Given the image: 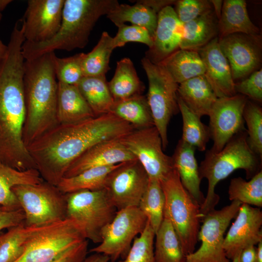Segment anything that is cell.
Instances as JSON below:
<instances>
[{
  "label": "cell",
  "mask_w": 262,
  "mask_h": 262,
  "mask_svg": "<svg viewBox=\"0 0 262 262\" xmlns=\"http://www.w3.org/2000/svg\"><path fill=\"white\" fill-rule=\"evenodd\" d=\"M175 12L183 24L192 21L213 10L208 0H179L176 3Z\"/></svg>",
  "instance_id": "obj_44"
},
{
  "label": "cell",
  "mask_w": 262,
  "mask_h": 262,
  "mask_svg": "<svg viewBox=\"0 0 262 262\" xmlns=\"http://www.w3.org/2000/svg\"><path fill=\"white\" fill-rule=\"evenodd\" d=\"M247 130V142L251 150L262 157V108L260 104L247 99L243 114Z\"/></svg>",
  "instance_id": "obj_39"
},
{
  "label": "cell",
  "mask_w": 262,
  "mask_h": 262,
  "mask_svg": "<svg viewBox=\"0 0 262 262\" xmlns=\"http://www.w3.org/2000/svg\"><path fill=\"white\" fill-rule=\"evenodd\" d=\"M106 16L117 27L129 22L132 25L144 27L153 38L158 14L146 5L138 2L132 5L119 4Z\"/></svg>",
  "instance_id": "obj_33"
},
{
  "label": "cell",
  "mask_w": 262,
  "mask_h": 262,
  "mask_svg": "<svg viewBox=\"0 0 262 262\" xmlns=\"http://www.w3.org/2000/svg\"><path fill=\"white\" fill-rule=\"evenodd\" d=\"M218 42L220 49L229 65L234 82L241 81L260 69L261 35L251 36L236 33L219 38Z\"/></svg>",
  "instance_id": "obj_16"
},
{
  "label": "cell",
  "mask_w": 262,
  "mask_h": 262,
  "mask_svg": "<svg viewBox=\"0 0 262 262\" xmlns=\"http://www.w3.org/2000/svg\"><path fill=\"white\" fill-rule=\"evenodd\" d=\"M25 215L21 208L14 209L0 205V232L4 229L24 224Z\"/></svg>",
  "instance_id": "obj_46"
},
{
  "label": "cell",
  "mask_w": 262,
  "mask_h": 262,
  "mask_svg": "<svg viewBox=\"0 0 262 262\" xmlns=\"http://www.w3.org/2000/svg\"><path fill=\"white\" fill-rule=\"evenodd\" d=\"M43 180L36 169L19 170L0 161V205L14 209L21 208L12 188L18 185L37 184Z\"/></svg>",
  "instance_id": "obj_28"
},
{
  "label": "cell",
  "mask_w": 262,
  "mask_h": 262,
  "mask_svg": "<svg viewBox=\"0 0 262 262\" xmlns=\"http://www.w3.org/2000/svg\"><path fill=\"white\" fill-rule=\"evenodd\" d=\"M262 212L258 207L242 204L224 238L227 258L232 260L242 250L262 241Z\"/></svg>",
  "instance_id": "obj_18"
},
{
  "label": "cell",
  "mask_w": 262,
  "mask_h": 262,
  "mask_svg": "<svg viewBox=\"0 0 262 262\" xmlns=\"http://www.w3.org/2000/svg\"><path fill=\"white\" fill-rule=\"evenodd\" d=\"M213 12L218 20L221 15L223 0H210Z\"/></svg>",
  "instance_id": "obj_51"
},
{
  "label": "cell",
  "mask_w": 262,
  "mask_h": 262,
  "mask_svg": "<svg viewBox=\"0 0 262 262\" xmlns=\"http://www.w3.org/2000/svg\"><path fill=\"white\" fill-rule=\"evenodd\" d=\"M164 204V195L161 182L149 178L147 187L138 207L146 216L155 233L163 220Z\"/></svg>",
  "instance_id": "obj_37"
},
{
  "label": "cell",
  "mask_w": 262,
  "mask_h": 262,
  "mask_svg": "<svg viewBox=\"0 0 262 262\" xmlns=\"http://www.w3.org/2000/svg\"><path fill=\"white\" fill-rule=\"evenodd\" d=\"M218 37L197 51L203 63L204 75L217 98L236 94L229 65L220 49Z\"/></svg>",
  "instance_id": "obj_21"
},
{
  "label": "cell",
  "mask_w": 262,
  "mask_h": 262,
  "mask_svg": "<svg viewBox=\"0 0 262 262\" xmlns=\"http://www.w3.org/2000/svg\"><path fill=\"white\" fill-rule=\"evenodd\" d=\"M84 54L79 53L65 58L55 56L54 66L58 82L77 85L84 77L82 66Z\"/></svg>",
  "instance_id": "obj_42"
},
{
  "label": "cell",
  "mask_w": 262,
  "mask_h": 262,
  "mask_svg": "<svg viewBox=\"0 0 262 262\" xmlns=\"http://www.w3.org/2000/svg\"><path fill=\"white\" fill-rule=\"evenodd\" d=\"M114 49L113 37L103 32L93 49L84 54L82 63L84 77L105 76L110 69V59Z\"/></svg>",
  "instance_id": "obj_36"
},
{
  "label": "cell",
  "mask_w": 262,
  "mask_h": 262,
  "mask_svg": "<svg viewBox=\"0 0 262 262\" xmlns=\"http://www.w3.org/2000/svg\"><path fill=\"white\" fill-rule=\"evenodd\" d=\"M183 23L178 19L172 6L163 9L158 14L157 24L153 45L146 52V57L158 64L180 49Z\"/></svg>",
  "instance_id": "obj_19"
},
{
  "label": "cell",
  "mask_w": 262,
  "mask_h": 262,
  "mask_svg": "<svg viewBox=\"0 0 262 262\" xmlns=\"http://www.w3.org/2000/svg\"><path fill=\"white\" fill-rule=\"evenodd\" d=\"M256 247L255 246H248L242 250L240 254V262H255Z\"/></svg>",
  "instance_id": "obj_49"
},
{
  "label": "cell",
  "mask_w": 262,
  "mask_h": 262,
  "mask_svg": "<svg viewBox=\"0 0 262 262\" xmlns=\"http://www.w3.org/2000/svg\"><path fill=\"white\" fill-rule=\"evenodd\" d=\"M117 0H65L57 33L45 42L24 41L22 52L25 60H32L57 50L83 49L99 18L118 4Z\"/></svg>",
  "instance_id": "obj_4"
},
{
  "label": "cell",
  "mask_w": 262,
  "mask_h": 262,
  "mask_svg": "<svg viewBox=\"0 0 262 262\" xmlns=\"http://www.w3.org/2000/svg\"><path fill=\"white\" fill-rule=\"evenodd\" d=\"M149 178L137 160L119 164L108 175L104 189L117 211L138 207Z\"/></svg>",
  "instance_id": "obj_14"
},
{
  "label": "cell",
  "mask_w": 262,
  "mask_h": 262,
  "mask_svg": "<svg viewBox=\"0 0 262 262\" xmlns=\"http://www.w3.org/2000/svg\"><path fill=\"white\" fill-rule=\"evenodd\" d=\"M117 32L113 37L114 49L121 47L128 42H138L145 44L148 48L153 45V39L149 32L144 27L125 24L119 25Z\"/></svg>",
  "instance_id": "obj_43"
},
{
  "label": "cell",
  "mask_w": 262,
  "mask_h": 262,
  "mask_svg": "<svg viewBox=\"0 0 262 262\" xmlns=\"http://www.w3.org/2000/svg\"><path fill=\"white\" fill-rule=\"evenodd\" d=\"M141 64L147 76L148 89L146 96L154 126L158 131L164 149L168 145L167 128L174 115L179 112L178 103L179 84L160 65L146 57Z\"/></svg>",
  "instance_id": "obj_10"
},
{
  "label": "cell",
  "mask_w": 262,
  "mask_h": 262,
  "mask_svg": "<svg viewBox=\"0 0 262 262\" xmlns=\"http://www.w3.org/2000/svg\"><path fill=\"white\" fill-rule=\"evenodd\" d=\"M134 128L111 113L59 124L27 148L42 179L57 186L70 164L99 143L120 139Z\"/></svg>",
  "instance_id": "obj_1"
},
{
  "label": "cell",
  "mask_w": 262,
  "mask_h": 262,
  "mask_svg": "<svg viewBox=\"0 0 262 262\" xmlns=\"http://www.w3.org/2000/svg\"><path fill=\"white\" fill-rule=\"evenodd\" d=\"M108 84L114 100L142 95L145 89L132 61L128 57L117 62L114 76Z\"/></svg>",
  "instance_id": "obj_29"
},
{
  "label": "cell",
  "mask_w": 262,
  "mask_h": 262,
  "mask_svg": "<svg viewBox=\"0 0 262 262\" xmlns=\"http://www.w3.org/2000/svg\"><path fill=\"white\" fill-rule=\"evenodd\" d=\"M176 1L174 0H141L136 1L147 6L158 14L165 7L175 4Z\"/></svg>",
  "instance_id": "obj_48"
},
{
  "label": "cell",
  "mask_w": 262,
  "mask_h": 262,
  "mask_svg": "<svg viewBox=\"0 0 262 262\" xmlns=\"http://www.w3.org/2000/svg\"><path fill=\"white\" fill-rule=\"evenodd\" d=\"M76 86L96 116L110 113L114 99L105 76H84Z\"/></svg>",
  "instance_id": "obj_31"
},
{
  "label": "cell",
  "mask_w": 262,
  "mask_h": 262,
  "mask_svg": "<svg viewBox=\"0 0 262 262\" xmlns=\"http://www.w3.org/2000/svg\"><path fill=\"white\" fill-rule=\"evenodd\" d=\"M26 227L25 250L15 262H51L87 240L78 225L68 218L42 226Z\"/></svg>",
  "instance_id": "obj_7"
},
{
  "label": "cell",
  "mask_w": 262,
  "mask_h": 262,
  "mask_svg": "<svg viewBox=\"0 0 262 262\" xmlns=\"http://www.w3.org/2000/svg\"><path fill=\"white\" fill-rule=\"evenodd\" d=\"M65 0H28L21 21L25 41L45 42L58 31Z\"/></svg>",
  "instance_id": "obj_17"
},
{
  "label": "cell",
  "mask_w": 262,
  "mask_h": 262,
  "mask_svg": "<svg viewBox=\"0 0 262 262\" xmlns=\"http://www.w3.org/2000/svg\"><path fill=\"white\" fill-rule=\"evenodd\" d=\"M12 1L11 0H0V10L2 12Z\"/></svg>",
  "instance_id": "obj_54"
},
{
  "label": "cell",
  "mask_w": 262,
  "mask_h": 262,
  "mask_svg": "<svg viewBox=\"0 0 262 262\" xmlns=\"http://www.w3.org/2000/svg\"><path fill=\"white\" fill-rule=\"evenodd\" d=\"M242 204L233 201L220 210H213L202 218L197 239L199 248L186 256L185 262H231L225 254L223 244L225 232Z\"/></svg>",
  "instance_id": "obj_12"
},
{
  "label": "cell",
  "mask_w": 262,
  "mask_h": 262,
  "mask_svg": "<svg viewBox=\"0 0 262 262\" xmlns=\"http://www.w3.org/2000/svg\"><path fill=\"white\" fill-rule=\"evenodd\" d=\"M257 245L255 262H262V241L260 242Z\"/></svg>",
  "instance_id": "obj_53"
},
{
  "label": "cell",
  "mask_w": 262,
  "mask_h": 262,
  "mask_svg": "<svg viewBox=\"0 0 262 262\" xmlns=\"http://www.w3.org/2000/svg\"><path fill=\"white\" fill-rule=\"evenodd\" d=\"M154 240L155 262H185L186 255L180 239L165 216L155 233Z\"/></svg>",
  "instance_id": "obj_32"
},
{
  "label": "cell",
  "mask_w": 262,
  "mask_h": 262,
  "mask_svg": "<svg viewBox=\"0 0 262 262\" xmlns=\"http://www.w3.org/2000/svg\"><path fill=\"white\" fill-rule=\"evenodd\" d=\"M24 41L21 28L15 25L6 53L0 61V161L19 170L36 169L23 140Z\"/></svg>",
  "instance_id": "obj_2"
},
{
  "label": "cell",
  "mask_w": 262,
  "mask_h": 262,
  "mask_svg": "<svg viewBox=\"0 0 262 262\" xmlns=\"http://www.w3.org/2000/svg\"><path fill=\"white\" fill-rule=\"evenodd\" d=\"M246 129L235 134L219 151H206L199 166L201 179L208 180L207 193L200 207L202 218L214 209L219 196L215 192L217 184L237 169L245 171L247 179L262 170V159L250 148Z\"/></svg>",
  "instance_id": "obj_5"
},
{
  "label": "cell",
  "mask_w": 262,
  "mask_h": 262,
  "mask_svg": "<svg viewBox=\"0 0 262 262\" xmlns=\"http://www.w3.org/2000/svg\"><path fill=\"white\" fill-rule=\"evenodd\" d=\"M57 107L59 124L75 123L96 116L76 85L58 82Z\"/></svg>",
  "instance_id": "obj_23"
},
{
  "label": "cell",
  "mask_w": 262,
  "mask_h": 262,
  "mask_svg": "<svg viewBox=\"0 0 262 262\" xmlns=\"http://www.w3.org/2000/svg\"><path fill=\"white\" fill-rule=\"evenodd\" d=\"M178 84L203 75L205 68L197 51L178 49L158 64Z\"/></svg>",
  "instance_id": "obj_27"
},
{
  "label": "cell",
  "mask_w": 262,
  "mask_h": 262,
  "mask_svg": "<svg viewBox=\"0 0 262 262\" xmlns=\"http://www.w3.org/2000/svg\"><path fill=\"white\" fill-rule=\"evenodd\" d=\"M27 236L24 224L8 229L0 244V262H15L23 254Z\"/></svg>",
  "instance_id": "obj_41"
},
{
  "label": "cell",
  "mask_w": 262,
  "mask_h": 262,
  "mask_svg": "<svg viewBox=\"0 0 262 262\" xmlns=\"http://www.w3.org/2000/svg\"><path fill=\"white\" fill-rule=\"evenodd\" d=\"M110 258L104 254L94 253L86 257L82 262H110Z\"/></svg>",
  "instance_id": "obj_50"
},
{
  "label": "cell",
  "mask_w": 262,
  "mask_h": 262,
  "mask_svg": "<svg viewBox=\"0 0 262 262\" xmlns=\"http://www.w3.org/2000/svg\"><path fill=\"white\" fill-rule=\"evenodd\" d=\"M2 18L1 11L0 10V23ZM7 49V45H5L0 38V61L5 55Z\"/></svg>",
  "instance_id": "obj_52"
},
{
  "label": "cell",
  "mask_w": 262,
  "mask_h": 262,
  "mask_svg": "<svg viewBox=\"0 0 262 262\" xmlns=\"http://www.w3.org/2000/svg\"><path fill=\"white\" fill-rule=\"evenodd\" d=\"M88 241L85 240L66 251L51 262H82L86 257Z\"/></svg>",
  "instance_id": "obj_47"
},
{
  "label": "cell",
  "mask_w": 262,
  "mask_h": 262,
  "mask_svg": "<svg viewBox=\"0 0 262 262\" xmlns=\"http://www.w3.org/2000/svg\"><path fill=\"white\" fill-rule=\"evenodd\" d=\"M178 95L188 108L200 117L208 115L218 98L204 75L179 84Z\"/></svg>",
  "instance_id": "obj_25"
},
{
  "label": "cell",
  "mask_w": 262,
  "mask_h": 262,
  "mask_svg": "<svg viewBox=\"0 0 262 262\" xmlns=\"http://www.w3.org/2000/svg\"><path fill=\"white\" fill-rule=\"evenodd\" d=\"M155 233L148 222L143 231L134 239L125 258L110 262H155Z\"/></svg>",
  "instance_id": "obj_40"
},
{
  "label": "cell",
  "mask_w": 262,
  "mask_h": 262,
  "mask_svg": "<svg viewBox=\"0 0 262 262\" xmlns=\"http://www.w3.org/2000/svg\"><path fill=\"white\" fill-rule=\"evenodd\" d=\"M196 149L180 139L171 157L180 182L191 197L200 206L205 197L200 191L201 178L195 157Z\"/></svg>",
  "instance_id": "obj_22"
},
{
  "label": "cell",
  "mask_w": 262,
  "mask_h": 262,
  "mask_svg": "<svg viewBox=\"0 0 262 262\" xmlns=\"http://www.w3.org/2000/svg\"><path fill=\"white\" fill-rule=\"evenodd\" d=\"M147 221L138 207L117 211L112 220L103 229L101 242L89 251L106 255L111 262L124 259L135 238L144 230Z\"/></svg>",
  "instance_id": "obj_11"
},
{
  "label": "cell",
  "mask_w": 262,
  "mask_h": 262,
  "mask_svg": "<svg viewBox=\"0 0 262 262\" xmlns=\"http://www.w3.org/2000/svg\"><path fill=\"white\" fill-rule=\"evenodd\" d=\"M110 113L130 124L134 129L154 126L146 96L142 95L114 100Z\"/></svg>",
  "instance_id": "obj_30"
},
{
  "label": "cell",
  "mask_w": 262,
  "mask_h": 262,
  "mask_svg": "<svg viewBox=\"0 0 262 262\" xmlns=\"http://www.w3.org/2000/svg\"><path fill=\"white\" fill-rule=\"evenodd\" d=\"M12 190L25 215L26 226H39L66 218V195L45 180L35 184L18 185Z\"/></svg>",
  "instance_id": "obj_9"
},
{
  "label": "cell",
  "mask_w": 262,
  "mask_h": 262,
  "mask_svg": "<svg viewBox=\"0 0 262 262\" xmlns=\"http://www.w3.org/2000/svg\"><path fill=\"white\" fill-rule=\"evenodd\" d=\"M240 254H237L231 261V262H240Z\"/></svg>",
  "instance_id": "obj_55"
},
{
  "label": "cell",
  "mask_w": 262,
  "mask_h": 262,
  "mask_svg": "<svg viewBox=\"0 0 262 262\" xmlns=\"http://www.w3.org/2000/svg\"><path fill=\"white\" fill-rule=\"evenodd\" d=\"M119 164L94 167L72 177L63 178L57 186L65 194L82 190L97 191L104 189L108 175Z\"/></svg>",
  "instance_id": "obj_34"
},
{
  "label": "cell",
  "mask_w": 262,
  "mask_h": 262,
  "mask_svg": "<svg viewBox=\"0 0 262 262\" xmlns=\"http://www.w3.org/2000/svg\"><path fill=\"white\" fill-rule=\"evenodd\" d=\"M136 159L120 141L113 139L89 148L69 166L63 178L76 176L90 168L114 165Z\"/></svg>",
  "instance_id": "obj_20"
},
{
  "label": "cell",
  "mask_w": 262,
  "mask_h": 262,
  "mask_svg": "<svg viewBox=\"0 0 262 262\" xmlns=\"http://www.w3.org/2000/svg\"><path fill=\"white\" fill-rule=\"evenodd\" d=\"M218 26L219 38L236 33L251 36L261 35L260 29L249 18L244 0H223Z\"/></svg>",
  "instance_id": "obj_24"
},
{
  "label": "cell",
  "mask_w": 262,
  "mask_h": 262,
  "mask_svg": "<svg viewBox=\"0 0 262 262\" xmlns=\"http://www.w3.org/2000/svg\"><path fill=\"white\" fill-rule=\"evenodd\" d=\"M247 99L239 94L217 98L208 115L213 141L211 150L219 151L235 134L246 130L243 114Z\"/></svg>",
  "instance_id": "obj_15"
},
{
  "label": "cell",
  "mask_w": 262,
  "mask_h": 262,
  "mask_svg": "<svg viewBox=\"0 0 262 262\" xmlns=\"http://www.w3.org/2000/svg\"><path fill=\"white\" fill-rule=\"evenodd\" d=\"M65 195L66 217L78 225L87 240L99 244L103 229L117 211L105 189L82 190Z\"/></svg>",
  "instance_id": "obj_8"
},
{
  "label": "cell",
  "mask_w": 262,
  "mask_h": 262,
  "mask_svg": "<svg viewBox=\"0 0 262 262\" xmlns=\"http://www.w3.org/2000/svg\"><path fill=\"white\" fill-rule=\"evenodd\" d=\"M164 193V216L167 217L178 236L186 256L195 251L202 216L200 205L182 185L173 168L161 181Z\"/></svg>",
  "instance_id": "obj_6"
},
{
  "label": "cell",
  "mask_w": 262,
  "mask_h": 262,
  "mask_svg": "<svg viewBox=\"0 0 262 262\" xmlns=\"http://www.w3.org/2000/svg\"><path fill=\"white\" fill-rule=\"evenodd\" d=\"M230 200L242 204L262 206V171L253 176L249 181L241 177L232 179L228 189Z\"/></svg>",
  "instance_id": "obj_38"
},
{
  "label": "cell",
  "mask_w": 262,
  "mask_h": 262,
  "mask_svg": "<svg viewBox=\"0 0 262 262\" xmlns=\"http://www.w3.org/2000/svg\"><path fill=\"white\" fill-rule=\"evenodd\" d=\"M218 19L213 10L183 24L180 49L197 51L218 37Z\"/></svg>",
  "instance_id": "obj_26"
},
{
  "label": "cell",
  "mask_w": 262,
  "mask_h": 262,
  "mask_svg": "<svg viewBox=\"0 0 262 262\" xmlns=\"http://www.w3.org/2000/svg\"><path fill=\"white\" fill-rule=\"evenodd\" d=\"M178 103L182 120L180 139L199 151H205L210 139L208 126L203 123L201 117L188 108L179 97Z\"/></svg>",
  "instance_id": "obj_35"
},
{
  "label": "cell",
  "mask_w": 262,
  "mask_h": 262,
  "mask_svg": "<svg viewBox=\"0 0 262 262\" xmlns=\"http://www.w3.org/2000/svg\"><path fill=\"white\" fill-rule=\"evenodd\" d=\"M120 141L139 162L149 179L161 182L174 168L172 157L163 151L162 139L155 127L134 129Z\"/></svg>",
  "instance_id": "obj_13"
},
{
  "label": "cell",
  "mask_w": 262,
  "mask_h": 262,
  "mask_svg": "<svg viewBox=\"0 0 262 262\" xmlns=\"http://www.w3.org/2000/svg\"><path fill=\"white\" fill-rule=\"evenodd\" d=\"M236 94L244 95L255 102H262V69L251 73L246 78L235 82Z\"/></svg>",
  "instance_id": "obj_45"
},
{
  "label": "cell",
  "mask_w": 262,
  "mask_h": 262,
  "mask_svg": "<svg viewBox=\"0 0 262 262\" xmlns=\"http://www.w3.org/2000/svg\"><path fill=\"white\" fill-rule=\"evenodd\" d=\"M3 233H2V232H0V244L2 240L3 236Z\"/></svg>",
  "instance_id": "obj_56"
},
{
  "label": "cell",
  "mask_w": 262,
  "mask_h": 262,
  "mask_svg": "<svg viewBox=\"0 0 262 262\" xmlns=\"http://www.w3.org/2000/svg\"><path fill=\"white\" fill-rule=\"evenodd\" d=\"M54 52L25 60L23 87L26 108L23 140L27 147L59 124L57 119L58 81Z\"/></svg>",
  "instance_id": "obj_3"
}]
</instances>
